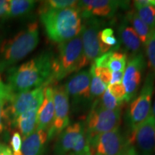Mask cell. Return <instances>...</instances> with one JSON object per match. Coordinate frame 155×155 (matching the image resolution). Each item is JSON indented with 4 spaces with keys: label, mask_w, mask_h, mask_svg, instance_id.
<instances>
[{
    "label": "cell",
    "mask_w": 155,
    "mask_h": 155,
    "mask_svg": "<svg viewBox=\"0 0 155 155\" xmlns=\"http://www.w3.org/2000/svg\"><path fill=\"white\" fill-rule=\"evenodd\" d=\"M53 55L49 52H43L19 66L7 70V85L12 94L51 85Z\"/></svg>",
    "instance_id": "6da1fadb"
},
{
    "label": "cell",
    "mask_w": 155,
    "mask_h": 155,
    "mask_svg": "<svg viewBox=\"0 0 155 155\" xmlns=\"http://www.w3.org/2000/svg\"><path fill=\"white\" fill-rule=\"evenodd\" d=\"M39 15L48 38L56 43L71 40L82 30V18L77 9H50Z\"/></svg>",
    "instance_id": "7a4b0ae2"
},
{
    "label": "cell",
    "mask_w": 155,
    "mask_h": 155,
    "mask_svg": "<svg viewBox=\"0 0 155 155\" xmlns=\"http://www.w3.org/2000/svg\"><path fill=\"white\" fill-rule=\"evenodd\" d=\"M40 42L38 23L31 22L0 46V73L14 67L32 53Z\"/></svg>",
    "instance_id": "3957f363"
},
{
    "label": "cell",
    "mask_w": 155,
    "mask_h": 155,
    "mask_svg": "<svg viewBox=\"0 0 155 155\" xmlns=\"http://www.w3.org/2000/svg\"><path fill=\"white\" fill-rule=\"evenodd\" d=\"M87 63L83 53L81 34L58 44V53L53 55L50 83L58 82L71 73L78 72Z\"/></svg>",
    "instance_id": "277c9868"
},
{
    "label": "cell",
    "mask_w": 155,
    "mask_h": 155,
    "mask_svg": "<svg viewBox=\"0 0 155 155\" xmlns=\"http://www.w3.org/2000/svg\"><path fill=\"white\" fill-rule=\"evenodd\" d=\"M155 74L150 71L147 73L139 94L131 101L127 111V124L130 129L131 139L137 129L146 120L152 111V101L154 91Z\"/></svg>",
    "instance_id": "5b68a950"
},
{
    "label": "cell",
    "mask_w": 155,
    "mask_h": 155,
    "mask_svg": "<svg viewBox=\"0 0 155 155\" xmlns=\"http://www.w3.org/2000/svg\"><path fill=\"white\" fill-rule=\"evenodd\" d=\"M121 122V108L110 110L102 107L97 101L93 104L86 118L84 128L90 142L104 133L119 129Z\"/></svg>",
    "instance_id": "8992f818"
},
{
    "label": "cell",
    "mask_w": 155,
    "mask_h": 155,
    "mask_svg": "<svg viewBox=\"0 0 155 155\" xmlns=\"http://www.w3.org/2000/svg\"><path fill=\"white\" fill-rule=\"evenodd\" d=\"M56 141L55 155H88L90 144L84 125L80 122L73 124L60 134Z\"/></svg>",
    "instance_id": "52a82bcc"
},
{
    "label": "cell",
    "mask_w": 155,
    "mask_h": 155,
    "mask_svg": "<svg viewBox=\"0 0 155 155\" xmlns=\"http://www.w3.org/2000/svg\"><path fill=\"white\" fill-rule=\"evenodd\" d=\"M47 86H42L19 94H12L6 106V122L12 126L18 116L32 109H38L44 98V89Z\"/></svg>",
    "instance_id": "ba28073f"
},
{
    "label": "cell",
    "mask_w": 155,
    "mask_h": 155,
    "mask_svg": "<svg viewBox=\"0 0 155 155\" xmlns=\"http://www.w3.org/2000/svg\"><path fill=\"white\" fill-rule=\"evenodd\" d=\"M89 144L92 155H123L129 147L119 129L98 136Z\"/></svg>",
    "instance_id": "9c48e42d"
},
{
    "label": "cell",
    "mask_w": 155,
    "mask_h": 155,
    "mask_svg": "<svg viewBox=\"0 0 155 155\" xmlns=\"http://www.w3.org/2000/svg\"><path fill=\"white\" fill-rule=\"evenodd\" d=\"M53 96L55 115L51 129L48 132V141L70 125V98L64 85L53 86Z\"/></svg>",
    "instance_id": "30bf717a"
},
{
    "label": "cell",
    "mask_w": 155,
    "mask_h": 155,
    "mask_svg": "<svg viewBox=\"0 0 155 155\" xmlns=\"http://www.w3.org/2000/svg\"><path fill=\"white\" fill-rule=\"evenodd\" d=\"M145 67L146 61L141 53L134 55L128 61L122 81L126 90L125 102L133 101L138 94Z\"/></svg>",
    "instance_id": "8fae6325"
},
{
    "label": "cell",
    "mask_w": 155,
    "mask_h": 155,
    "mask_svg": "<svg viewBox=\"0 0 155 155\" xmlns=\"http://www.w3.org/2000/svg\"><path fill=\"white\" fill-rule=\"evenodd\" d=\"M103 22L98 18L85 19L81 32L83 43V53L86 63H93L97 58L101 55L100 50L99 32Z\"/></svg>",
    "instance_id": "7c38bea8"
},
{
    "label": "cell",
    "mask_w": 155,
    "mask_h": 155,
    "mask_svg": "<svg viewBox=\"0 0 155 155\" xmlns=\"http://www.w3.org/2000/svg\"><path fill=\"white\" fill-rule=\"evenodd\" d=\"M129 2L115 0H82L78 1L77 9L84 19L99 17H111L119 7H124Z\"/></svg>",
    "instance_id": "4fadbf2b"
},
{
    "label": "cell",
    "mask_w": 155,
    "mask_h": 155,
    "mask_svg": "<svg viewBox=\"0 0 155 155\" xmlns=\"http://www.w3.org/2000/svg\"><path fill=\"white\" fill-rule=\"evenodd\" d=\"M90 70H83L72 75L64 85L75 106L90 101Z\"/></svg>",
    "instance_id": "5bb4252c"
},
{
    "label": "cell",
    "mask_w": 155,
    "mask_h": 155,
    "mask_svg": "<svg viewBox=\"0 0 155 155\" xmlns=\"http://www.w3.org/2000/svg\"><path fill=\"white\" fill-rule=\"evenodd\" d=\"M135 142L143 155L155 154V119L152 114L143 122L129 140Z\"/></svg>",
    "instance_id": "9a60e30c"
},
{
    "label": "cell",
    "mask_w": 155,
    "mask_h": 155,
    "mask_svg": "<svg viewBox=\"0 0 155 155\" xmlns=\"http://www.w3.org/2000/svg\"><path fill=\"white\" fill-rule=\"evenodd\" d=\"M55 108L53 96V86L48 85L44 89V98L38 111V127L45 131H50L53 125Z\"/></svg>",
    "instance_id": "2e32d148"
},
{
    "label": "cell",
    "mask_w": 155,
    "mask_h": 155,
    "mask_svg": "<svg viewBox=\"0 0 155 155\" xmlns=\"http://www.w3.org/2000/svg\"><path fill=\"white\" fill-rule=\"evenodd\" d=\"M48 141L47 131L36 129L28 137L23 138L22 155H42Z\"/></svg>",
    "instance_id": "e0dca14e"
},
{
    "label": "cell",
    "mask_w": 155,
    "mask_h": 155,
    "mask_svg": "<svg viewBox=\"0 0 155 155\" xmlns=\"http://www.w3.org/2000/svg\"><path fill=\"white\" fill-rule=\"evenodd\" d=\"M119 33L120 41L128 51L134 55L140 53L142 43L134 30L129 25L126 19L120 25Z\"/></svg>",
    "instance_id": "ac0fdd59"
},
{
    "label": "cell",
    "mask_w": 155,
    "mask_h": 155,
    "mask_svg": "<svg viewBox=\"0 0 155 155\" xmlns=\"http://www.w3.org/2000/svg\"><path fill=\"white\" fill-rule=\"evenodd\" d=\"M38 111L32 109L25 112L17 117L12 127H16L23 138L28 137L37 129L38 127Z\"/></svg>",
    "instance_id": "d6986e66"
},
{
    "label": "cell",
    "mask_w": 155,
    "mask_h": 155,
    "mask_svg": "<svg viewBox=\"0 0 155 155\" xmlns=\"http://www.w3.org/2000/svg\"><path fill=\"white\" fill-rule=\"evenodd\" d=\"M125 19L128 23L131 25V28L134 30L136 33L139 36L141 43L144 45L150 38L152 30H151V29L141 20L136 11L131 10L128 12Z\"/></svg>",
    "instance_id": "ffe728a7"
},
{
    "label": "cell",
    "mask_w": 155,
    "mask_h": 155,
    "mask_svg": "<svg viewBox=\"0 0 155 155\" xmlns=\"http://www.w3.org/2000/svg\"><path fill=\"white\" fill-rule=\"evenodd\" d=\"M8 17H20L33 11L37 2L33 0H9Z\"/></svg>",
    "instance_id": "44dd1931"
},
{
    "label": "cell",
    "mask_w": 155,
    "mask_h": 155,
    "mask_svg": "<svg viewBox=\"0 0 155 155\" xmlns=\"http://www.w3.org/2000/svg\"><path fill=\"white\" fill-rule=\"evenodd\" d=\"M12 92L9 90L7 83H5L0 75V134L5 129L6 115L5 110L7 103L10 99Z\"/></svg>",
    "instance_id": "7402d4cb"
},
{
    "label": "cell",
    "mask_w": 155,
    "mask_h": 155,
    "mask_svg": "<svg viewBox=\"0 0 155 155\" xmlns=\"http://www.w3.org/2000/svg\"><path fill=\"white\" fill-rule=\"evenodd\" d=\"M127 56L124 53L112 50L109 61L107 64V68L111 73L124 71L127 66Z\"/></svg>",
    "instance_id": "603a6c76"
},
{
    "label": "cell",
    "mask_w": 155,
    "mask_h": 155,
    "mask_svg": "<svg viewBox=\"0 0 155 155\" xmlns=\"http://www.w3.org/2000/svg\"><path fill=\"white\" fill-rule=\"evenodd\" d=\"M78 1L75 0H49L45 1L39 8V13L50 9H63L67 8L77 9Z\"/></svg>",
    "instance_id": "cb8c5ba5"
},
{
    "label": "cell",
    "mask_w": 155,
    "mask_h": 155,
    "mask_svg": "<svg viewBox=\"0 0 155 155\" xmlns=\"http://www.w3.org/2000/svg\"><path fill=\"white\" fill-rule=\"evenodd\" d=\"M91 85H90V98L91 101H93L95 98H99L102 94L105 92L107 88V86L104 84L93 73L91 69Z\"/></svg>",
    "instance_id": "d4e9b609"
},
{
    "label": "cell",
    "mask_w": 155,
    "mask_h": 155,
    "mask_svg": "<svg viewBox=\"0 0 155 155\" xmlns=\"http://www.w3.org/2000/svg\"><path fill=\"white\" fill-rule=\"evenodd\" d=\"M136 12L151 30H155V7L152 5L147 6L143 8L136 9Z\"/></svg>",
    "instance_id": "484cf974"
},
{
    "label": "cell",
    "mask_w": 155,
    "mask_h": 155,
    "mask_svg": "<svg viewBox=\"0 0 155 155\" xmlns=\"http://www.w3.org/2000/svg\"><path fill=\"white\" fill-rule=\"evenodd\" d=\"M148 65L151 71L155 74V30L151 33L150 38L144 45Z\"/></svg>",
    "instance_id": "4316f807"
},
{
    "label": "cell",
    "mask_w": 155,
    "mask_h": 155,
    "mask_svg": "<svg viewBox=\"0 0 155 155\" xmlns=\"http://www.w3.org/2000/svg\"><path fill=\"white\" fill-rule=\"evenodd\" d=\"M96 101L102 107L110 110H116L118 109V108H121V106L123 104L118 101L114 98V96L110 93L108 88L102 94V96L99 97V99Z\"/></svg>",
    "instance_id": "83f0119b"
},
{
    "label": "cell",
    "mask_w": 155,
    "mask_h": 155,
    "mask_svg": "<svg viewBox=\"0 0 155 155\" xmlns=\"http://www.w3.org/2000/svg\"><path fill=\"white\" fill-rule=\"evenodd\" d=\"M99 40L101 43L111 48L114 47L115 49H118L119 47V43L114 35V30L110 28H106L100 31Z\"/></svg>",
    "instance_id": "f1b7e54d"
},
{
    "label": "cell",
    "mask_w": 155,
    "mask_h": 155,
    "mask_svg": "<svg viewBox=\"0 0 155 155\" xmlns=\"http://www.w3.org/2000/svg\"><path fill=\"white\" fill-rule=\"evenodd\" d=\"M90 69L93 71V73L96 75L101 81H102L106 86H108L111 78V71L108 68L106 67H96L91 63V66Z\"/></svg>",
    "instance_id": "f546056e"
},
{
    "label": "cell",
    "mask_w": 155,
    "mask_h": 155,
    "mask_svg": "<svg viewBox=\"0 0 155 155\" xmlns=\"http://www.w3.org/2000/svg\"><path fill=\"white\" fill-rule=\"evenodd\" d=\"M108 90L113 95L114 98L118 101L123 104L126 100V90L123 83H116V84H110L107 86Z\"/></svg>",
    "instance_id": "4dcf8cb0"
},
{
    "label": "cell",
    "mask_w": 155,
    "mask_h": 155,
    "mask_svg": "<svg viewBox=\"0 0 155 155\" xmlns=\"http://www.w3.org/2000/svg\"><path fill=\"white\" fill-rule=\"evenodd\" d=\"M22 137L18 131L13 133L12 136L10 145L11 150L12 152L13 155H22L21 150H22Z\"/></svg>",
    "instance_id": "1f68e13d"
},
{
    "label": "cell",
    "mask_w": 155,
    "mask_h": 155,
    "mask_svg": "<svg viewBox=\"0 0 155 155\" xmlns=\"http://www.w3.org/2000/svg\"><path fill=\"white\" fill-rule=\"evenodd\" d=\"M9 3L7 0H0V19L8 18Z\"/></svg>",
    "instance_id": "d6a6232c"
},
{
    "label": "cell",
    "mask_w": 155,
    "mask_h": 155,
    "mask_svg": "<svg viewBox=\"0 0 155 155\" xmlns=\"http://www.w3.org/2000/svg\"><path fill=\"white\" fill-rule=\"evenodd\" d=\"M124 71L112 73L111 81H110L109 85L122 83V81H123V78H124Z\"/></svg>",
    "instance_id": "836d02e7"
},
{
    "label": "cell",
    "mask_w": 155,
    "mask_h": 155,
    "mask_svg": "<svg viewBox=\"0 0 155 155\" xmlns=\"http://www.w3.org/2000/svg\"><path fill=\"white\" fill-rule=\"evenodd\" d=\"M151 5V0H137L134 2V6L135 9H139L147 6Z\"/></svg>",
    "instance_id": "e575fe53"
},
{
    "label": "cell",
    "mask_w": 155,
    "mask_h": 155,
    "mask_svg": "<svg viewBox=\"0 0 155 155\" xmlns=\"http://www.w3.org/2000/svg\"><path fill=\"white\" fill-rule=\"evenodd\" d=\"M0 155H13V154L8 146L0 143Z\"/></svg>",
    "instance_id": "d590c367"
},
{
    "label": "cell",
    "mask_w": 155,
    "mask_h": 155,
    "mask_svg": "<svg viewBox=\"0 0 155 155\" xmlns=\"http://www.w3.org/2000/svg\"><path fill=\"white\" fill-rule=\"evenodd\" d=\"M123 155H137L134 148L132 147H129L127 152H126Z\"/></svg>",
    "instance_id": "8d00e7d4"
},
{
    "label": "cell",
    "mask_w": 155,
    "mask_h": 155,
    "mask_svg": "<svg viewBox=\"0 0 155 155\" xmlns=\"http://www.w3.org/2000/svg\"><path fill=\"white\" fill-rule=\"evenodd\" d=\"M151 114H152L153 117H154V119H155V99H154V105H153V108L152 109V111H151Z\"/></svg>",
    "instance_id": "74e56055"
},
{
    "label": "cell",
    "mask_w": 155,
    "mask_h": 155,
    "mask_svg": "<svg viewBox=\"0 0 155 155\" xmlns=\"http://www.w3.org/2000/svg\"><path fill=\"white\" fill-rule=\"evenodd\" d=\"M151 5L155 7V0H151Z\"/></svg>",
    "instance_id": "f35d334b"
},
{
    "label": "cell",
    "mask_w": 155,
    "mask_h": 155,
    "mask_svg": "<svg viewBox=\"0 0 155 155\" xmlns=\"http://www.w3.org/2000/svg\"><path fill=\"white\" fill-rule=\"evenodd\" d=\"M88 155H92V154H88Z\"/></svg>",
    "instance_id": "ab89813d"
}]
</instances>
